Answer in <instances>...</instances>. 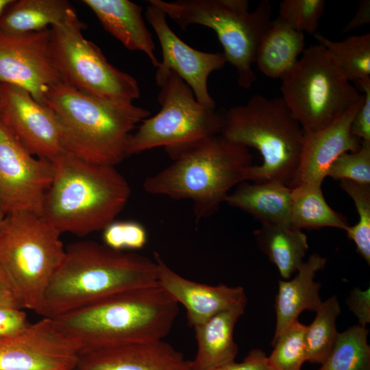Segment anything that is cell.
Here are the masks:
<instances>
[{"label": "cell", "instance_id": "cell-1", "mask_svg": "<svg viewBox=\"0 0 370 370\" xmlns=\"http://www.w3.org/2000/svg\"><path fill=\"white\" fill-rule=\"evenodd\" d=\"M157 282L155 260L82 241L65 247L36 312L56 319L101 299Z\"/></svg>", "mask_w": 370, "mask_h": 370}, {"label": "cell", "instance_id": "cell-2", "mask_svg": "<svg viewBox=\"0 0 370 370\" xmlns=\"http://www.w3.org/2000/svg\"><path fill=\"white\" fill-rule=\"evenodd\" d=\"M179 304L158 282L108 297L56 319L79 355L134 342L164 339Z\"/></svg>", "mask_w": 370, "mask_h": 370}, {"label": "cell", "instance_id": "cell-3", "mask_svg": "<svg viewBox=\"0 0 370 370\" xmlns=\"http://www.w3.org/2000/svg\"><path fill=\"white\" fill-rule=\"evenodd\" d=\"M51 162L52 180L42 215L62 233L103 230L126 205L131 188L115 166L86 162L64 151Z\"/></svg>", "mask_w": 370, "mask_h": 370}, {"label": "cell", "instance_id": "cell-4", "mask_svg": "<svg viewBox=\"0 0 370 370\" xmlns=\"http://www.w3.org/2000/svg\"><path fill=\"white\" fill-rule=\"evenodd\" d=\"M166 152L173 162L148 177L144 190L173 199H190L195 221L213 215L230 190L245 181L252 164L247 147L220 134Z\"/></svg>", "mask_w": 370, "mask_h": 370}, {"label": "cell", "instance_id": "cell-5", "mask_svg": "<svg viewBox=\"0 0 370 370\" xmlns=\"http://www.w3.org/2000/svg\"><path fill=\"white\" fill-rule=\"evenodd\" d=\"M44 103L60 122L65 151L111 166L127 157L132 130L151 115L132 102L90 96L62 82L47 91Z\"/></svg>", "mask_w": 370, "mask_h": 370}, {"label": "cell", "instance_id": "cell-6", "mask_svg": "<svg viewBox=\"0 0 370 370\" xmlns=\"http://www.w3.org/2000/svg\"><path fill=\"white\" fill-rule=\"evenodd\" d=\"M220 135L260 153L262 162L245 170V181L280 182L292 188L304 132L281 97L256 94L222 112Z\"/></svg>", "mask_w": 370, "mask_h": 370}, {"label": "cell", "instance_id": "cell-7", "mask_svg": "<svg viewBox=\"0 0 370 370\" xmlns=\"http://www.w3.org/2000/svg\"><path fill=\"white\" fill-rule=\"evenodd\" d=\"M182 30L193 25L212 29L223 49L227 62L237 72L238 84L250 88L256 79V63L260 42L269 27L271 4L262 0L249 11L247 0H149Z\"/></svg>", "mask_w": 370, "mask_h": 370}, {"label": "cell", "instance_id": "cell-8", "mask_svg": "<svg viewBox=\"0 0 370 370\" xmlns=\"http://www.w3.org/2000/svg\"><path fill=\"white\" fill-rule=\"evenodd\" d=\"M61 234L32 212L5 215L0 224V270L22 309H38L64 255Z\"/></svg>", "mask_w": 370, "mask_h": 370}, {"label": "cell", "instance_id": "cell-9", "mask_svg": "<svg viewBox=\"0 0 370 370\" xmlns=\"http://www.w3.org/2000/svg\"><path fill=\"white\" fill-rule=\"evenodd\" d=\"M281 79V97L305 134L332 124L363 96L320 44L305 49Z\"/></svg>", "mask_w": 370, "mask_h": 370}, {"label": "cell", "instance_id": "cell-10", "mask_svg": "<svg viewBox=\"0 0 370 370\" xmlns=\"http://www.w3.org/2000/svg\"><path fill=\"white\" fill-rule=\"evenodd\" d=\"M160 90V111L143 121L132 134L127 156L163 147L165 151L184 147L220 134L222 112L200 104L193 90L175 72H156Z\"/></svg>", "mask_w": 370, "mask_h": 370}, {"label": "cell", "instance_id": "cell-11", "mask_svg": "<svg viewBox=\"0 0 370 370\" xmlns=\"http://www.w3.org/2000/svg\"><path fill=\"white\" fill-rule=\"evenodd\" d=\"M84 29L76 13L51 27L50 56L62 82L90 96L133 103L140 95L137 81L112 65Z\"/></svg>", "mask_w": 370, "mask_h": 370}, {"label": "cell", "instance_id": "cell-12", "mask_svg": "<svg viewBox=\"0 0 370 370\" xmlns=\"http://www.w3.org/2000/svg\"><path fill=\"white\" fill-rule=\"evenodd\" d=\"M52 175L51 162L31 154L0 119V198L5 215H42Z\"/></svg>", "mask_w": 370, "mask_h": 370}, {"label": "cell", "instance_id": "cell-13", "mask_svg": "<svg viewBox=\"0 0 370 370\" xmlns=\"http://www.w3.org/2000/svg\"><path fill=\"white\" fill-rule=\"evenodd\" d=\"M79 356L77 345L54 319L42 317L0 337V370H75Z\"/></svg>", "mask_w": 370, "mask_h": 370}, {"label": "cell", "instance_id": "cell-14", "mask_svg": "<svg viewBox=\"0 0 370 370\" xmlns=\"http://www.w3.org/2000/svg\"><path fill=\"white\" fill-rule=\"evenodd\" d=\"M0 119L36 157L52 161L65 151L55 113L21 87L0 83Z\"/></svg>", "mask_w": 370, "mask_h": 370}, {"label": "cell", "instance_id": "cell-15", "mask_svg": "<svg viewBox=\"0 0 370 370\" xmlns=\"http://www.w3.org/2000/svg\"><path fill=\"white\" fill-rule=\"evenodd\" d=\"M51 27L23 34L0 32V82L21 87L38 103L62 82L53 65L49 41Z\"/></svg>", "mask_w": 370, "mask_h": 370}, {"label": "cell", "instance_id": "cell-16", "mask_svg": "<svg viewBox=\"0 0 370 370\" xmlns=\"http://www.w3.org/2000/svg\"><path fill=\"white\" fill-rule=\"evenodd\" d=\"M145 17L153 29L162 50V60L156 72H175L190 88L200 104L216 108L208 80L212 72L227 63L223 53L201 51L187 45L170 27L165 13L151 3H148Z\"/></svg>", "mask_w": 370, "mask_h": 370}, {"label": "cell", "instance_id": "cell-17", "mask_svg": "<svg viewBox=\"0 0 370 370\" xmlns=\"http://www.w3.org/2000/svg\"><path fill=\"white\" fill-rule=\"evenodd\" d=\"M157 282L166 293L186 310L188 322L193 328L215 314L235 306L247 304L241 286L209 285L188 280L172 270L155 251Z\"/></svg>", "mask_w": 370, "mask_h": 370}, {"label": "cell", "instance_id": "cell-18", "mask_svg": "<svg viewBox=\"0 0 370 370\" xmlns=\"http://www.w3.org/2000/svg\"><path fill=\"white\" fill-rule=\"evenodd\" d=\"M362 98L328 126L305 134L293 187L300 184L321 186L334 161L341 154L359 150L361 140L351 133V124Z\"/></svg>", "mask_w": 370, "mask_h": 370}, {"label": "cell", "instance_id": "cell-19", "mask_svg": "<svg viewBox=\"0 0 370 370\" xmlns=\"http://www.w3.org/2000/svg\"><path fill=\"white\" fill-rule=\"evenodd\" d=\"M79 370H192V360L163 339L134 342L79 356Z\"/></svg>", "mask_w": 370, "mask_h": 370}, {"label": "cell", "instance_id": "cell-20", "mask_svg": "<svg viewBox=\"0 0 370 370\" xmlns=\"http://www.w3.org/2000/svg\"><path fill=\"white\" fill-rule=\"evenodd\" d=\"M106 32L127 49L143 52L156 68V45L143 16V8L129 0H83Z\"/></svg>", "mask_w": 370, "mask_h": 370}, {"label": "cell", "instance_id": "cell-21", "mask_svg": "<svg viewBox=\"0 0 370 370\" xmlns=\"http://www.w3.org/2000/svg\"><path fill=\"white\" fill-rule=\"evenodd\" d=\"M327 259L318 254L310 255L290 280H279L275 299L276 325L271 344L306 310L317 312L322 301L320 283L314 282L317 271L325 266Z\"/></svg>", "mask_w": 370, "mask_h": 370}, {"label": "cell", "instance_id": "cell-22", "mask_svg": "<svg viewBox=\"0 0 370 370\" xmlns=\"http://www.w3.org/2000/svg\"><path fill=\"white\" fill-rule=\"evenodd\" d=\"M247 304L223 310L193 328L197 350L192 370H213L235 360L238 347L234 329Z\"/></svg>", "mask_w": 370, "mask_h": 370}, {"label": "cell", "instance_id": "cell-23", "mask_svg": "<svg viewBox=\"0 0 370 370\" xmlns=\"http://www.w3.org/2000/svg\"><path fill=\"white\" fill-rule=\"evenodd\" d=\"M291 188L277 181L243 182L225 202L258 220L261 224H291Z\"/></svg>", "mask_w": 370, "mask_h": 370}, {"label": "cell", "instance_id": "cell-24", "mask_svg": "<svg viewBox=\"0 0 370 370\" xmlns=\"http://www.w3.org/2000/svg\"><path fill=\"white\" fill-rule=\"evenodd\" d=\"M304 49V34L276 18L260 42L256 63L267 77L282 79L293 69Z\"/></svg>", "mask_w": 370, "mask_h": 370}, {"label": "cell", "instance_id": "cell-25", "mask_svg": "<svg viewBox=\"0 0 370 370\" xmlns=\"http://www.w3.org/2000/svg\"><path fill=\"white\" fill-rule=\"evenodd\" d=\"M254 236L258 247L285 280L297 272L308 249L306 235L291 224H261Z\"/></svg>", "mask_w": 370, "mask_h": 370}, {"label": "cell", "instance_id": "cell-26", "mask_svg": "<svg viewBox=\"0 0 370 370\" xmlns=\"http://www.w3.org/2000/svg\"><path fill=\"white\" fill-rule=\"evenodd\" d=\"M75 13L65 0H14L0 16V32L23 34L41 31Z\"/></svg>", "mask_w": 370, "mask_h": 370}, {"label": "cell", "instance_id": "cell-27", "mask_svg": "<svg viewBox=\"0 0 370 370\" xmlns=\"http://www.w3.org/2000/svg\"><path fill=\"white\" fill-rule=\"evenodd\" d=\"M291 224L300 230L330 227L346 230L347 219L326 202L321 186L300 184L291 189Z\"/></svg>", "mask_w": 370, "mask_h": 370}, {"label": "cell", "instance_id": "cell-28", "mask_svg": "<svg viewBox=\"0 0 370 370\" xmlns=\"http://www.w3.org/2000/svg\"><path fill=\"white\" fill-rule=\"evenodd\" d=\"M314 38L334 57L349 81L357 83L370 78V34L354 35L332 40L316 32Z\"/></svg>", "mask_w": 370, "mask_h": 370}, {"label": "cell", "instance_id": "cell-29", "mask_svg": "<svg viewBox=\"0 0 370 370\" xmlns=\"http://www.w3.org/2000/svg\"><path fill=\"white\" fill-rule=\"evenodd\" d=\"M369 330L353 325L338 333L325 360L318 370H370Z\"/></svg>", "mask_w": 370, "mask_h": 370}, {"label": "cell", "instance_id": "cell-30", "mask_svg": "<svg viewBox=\"0 0 370 370\" xmlns=\"http://www.w3.org/2000/svg\"><path fill=\"white\" fill-rule=\"evenodd\" d=\"M316 317L306 327L305 342L307 362L322 364L334 343L338 332L336 320L341 313V307L336 296L322 301L317 310Z\"/></svg>", "mask_w": 370, "mask_h": 370}, {"label": "cell", "instance_id": "cell-31", "mask_svg": "<svg viewBox=\"0 0 370 370\" xmlns=\"http://www.w3.org/2000/svg\"><path fill=\"white\" fill-rule=\"evenodd\" d=\"M306 327L297 320L271 344L274 348L267 356L271 370H301L307 362Z\"/></svg>", "mask_w": 370, "mask_h": 370}, {"label": "cell", "instance_id": "cell-32", "mask_svg": "<svg viewBox=\"0 0 370 370\" xmlns=\"http://www.w3.org/2000/svg\"><path fill=\"white\" fill-rule=\"evenodd\" d=\"M340 187L352 199L359 216L358 222L345 230L356 251L370 263V184L349 180H339Z\"/></svg>", "mask_w": 370, "mask_h": 370}, {"label": "cell", "instance_id": "cell-33", "mask_svg": "<svg viewBox=\"0 0 370 370\" xmlns=\"http://www.w3.org/2000/svg\"><path fill=\"white\" fill-rule=\"evenodd\" d=\"M325 7L324 0H283L277 18L295 31L314 34Z\"/></svg>", "mask_w": 370, "mask_h": 370}, {"label": "cell", "instance_id": "cell-34", "mask_svg": "<svg viewBox=\"0 0 370 370\" xmlns=\"http://www.w3.org/2000/svg\"><path fill=\"white\" fill-rule=\"evenodd\" d=\"M370 184V141H361L359 150L338 157L330 166L327 177Z\"/></svg>", "mask_w": 370, "mask_h": 370}, {"label": "cell", "instance_id": "cell-35", "mask_svg": "<svg viewBox=\"0 0 370 370\" xmlns=\"http://www.w3.org/2000/svg\"><path fill=\"white\" fill-rule=\"evenodd\" d=\"M102 231L103 244L117 251L140 249L148 239L145 227L134 221H114Z\"/></svg>", "mask_w": 370, "mask_h": 370}, {"label": "cell", "instance_id": "cell-36", "mask_svg": "<svg viewBox=\"0 0 370 370\" xmlns=\"http://www.w3.org/2000/svg\"><path fill=\"white\" fill-rule=\"evenodd\" d=\"M363 101L351 124V133L361 141H370V78L358 82Z\"/></svg>", "mask_w": 370, "mask_h": 370}, {"label": "cell", "instance_id": "cell-37", "mask_svg": "<svg viewBox=\"0 0 370 370\" xmlns=\"http://www.w3.org/2000/svg\"><path fill=\"white\" fill-rule=\"evenodd\" d=\"M23 309L9 306H0V337L12 335L30 325Z\"/></svg>", "mask_w": 370, "mask_h": 370}, {"label": "cell", "instance_id": "cell-38", "mask_svg": "<svg viewBox=\"0 0 370 370\" xmlns=\"http://www.w3.org/2000/svg\"><path fill=\"white\" fill-rule=\"evenodd\" d=\"M213 370H271L267 356L260 349H254L241 362L234 361L225 364Z\"/></svg>", "mask_w": 370, "mask_h": 370}, {"label": "cell", "instance_id": "cell-39", "mask_svg": "<svg viewBox=\"0 0 370 370\" xmlns=\"http://www.w3.org/2000/svg\"><path fill=\"white\" fill-rule=\"evenodd\" d=\"M346 301L358 319L360 325L366 327V324L370 322L369 288L365 291L354 288Z\"/></svg>", "mask_w": 370, "mask_h": 370}, {"label": "cell", "instance_id": "cell-40", "mask_svg": "<svg viewBox=\"0 0 370 370\" xmlns=\"http://www.w3.org/2000/svg\"><path fill=\"white\" fill-rule=\"evenodd\" d=\"M370 23V1L362 0L353 17L346 23L342 29L343 33H347L354 29Z\"/></svg>", "mask_w": 370, "mask_h": 370}, {"label": "cell", "instance_id": "cell-41", "mask_svg": "<svg viewBox=\"0 0 370 370\" xmlns=\"http://www.w3.org/2000/svg\"><path fill=\"white\" fill-rule=\"evenodd\" d=\"M0 306H9L21 308L14 294L8 280L0 270ZM22 309V308H21Z\"/></svg>", "mask_w": 370, "mask_h": 370}, {"label": "cell", "instance_id": "cell-42", "mask_svg": "<svg viewBox=\"0 0 370 370\" xmlns=\"http://www.w3.org/2000/svg\"><path fill=\"white\" fill-rule=\"evenodd\" d=\"M14 0H0V16Z\"/></svg>", "mask_w": 370, "mask_h": 370}, {"label": "cell", "instance_id": "cell-43", "mask_svg": "<svg viewBox=\"0 0 370 370\" xmlns=\"http://www.w3.org/2000/svg\"><path fill=\"white\" fill-rule=\"evenodd\" d=\"M5 217V214L3 212V208H2V205H1V198H0V224L3 221Z\"/></svg>", "mask_w": 370, "mask_h": 370}, {"label": "cell", "instance_id": "cell-44", "mask_svg": "<svg viewBox=\"0 0 370 370\" xmlns=\"http://www.w3.org/2000/svg\"><path fill=\"white\" fill-rule=\"evenodd\" d=\"M75 370H79V369L76 368Z\"/></svg>", "mask_w": 370, "mask_h": 370}, {"label": "cell", "instance_id": "cell-45", "mask_svg": "<svg viewBox=\"0 0 370 370\" xmlns=\"http://www.w3.org/2000/svg\"><path fill=\"white\" fill-rule=\"evenodd\" d=\"M1 83V82H0Z\"/></svg>", "mask_w": 370, "mask_h": 370}]
</instances>
